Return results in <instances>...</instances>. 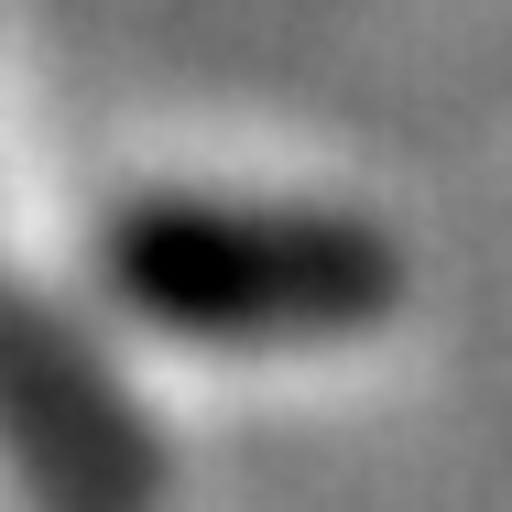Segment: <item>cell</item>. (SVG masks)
Returning <instances> with one entry per match:
<instances>
[{
	"label": "cell",
	"instance_id": "6da1fadb",
	"mask_svg": "<svg viewBox=\"0 0 512 512\" xmlns=\"http://www.w3.org/2000/svg\"><path fill=\"white\" fill-rule=\"evenodd\" d=\"M99 295L175 349L306 360L382 338L414 295V262L382 218L327 197L153 186L99 229Z\"/></svg>",
	"mask_w": 512,
	"mask_h": 512
},
{
	"label": "cell",
	"instance_id": "7a4b0ae2",
	"mask_svg": "<svg viewBox=\"0 0 512 512\" xmlns=\"http://www.w3.org/2000/svg\"><path fill=\"white\" fill-rule=\"evenodd\" d=\"M0 458L33 512H164V436L131 371L44 284H0Z\"/></svg>",
	"mask_w": 512,
	"mask_h": 512
}]
</instances>
